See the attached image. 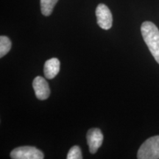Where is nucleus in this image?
Wrapping results in <instances>:
<instances>
[{
	"label": "nucleus",
	"instance_id": "6e6552de",
	"mask_svg": "<svg viewBox=\"0 0 159 159\" xmlns=\"http://www.w3.org/2000/svg\"><path fill=\"white\" fill-rule=\"evenodd\" d=\"M58 0H40L41 13L45 16H49L52 13L55 5Z\"/></svg>",
	"mask_w": 159,
	"mask_h": 159
},
{
	"label": "nucleus",
	"instance_id": "20e7f679",
	"mask_svg": "<svg viewBox=\"0 0 159 159\" xmlns=\"http://www.w3.org/2000/svg\"><path fill=\"white\" fill-rule=\"evenodd\" d=\"M96 16L97 24L101 28L105 30L112 27L113 16L110 9L105 4H99L96 9Z\"/></svg>",
	"mask_w": 159,
	"mask_h": 159
},
{
	"label": "nucleus",
	"instance_id": "423d86ee",
	"mask_svg": "<svg viewBox=\"0 0 159 159\" xmlns=\"http://www.w3.org/2000/svg\"><path fill=\"white\" fill-rule=\"evenodd\" d=\"M33 86L35 96L40 100H44L50 95V89L47 80L42 77L38 76L33 80Z\"/></svg>",
	"mask_w": 159,
	"mask_h": 159
},
{
	"label": "nucleus",
	"instance_id": "f03ea898",
	"mask_svg": "<svg viewBox=\"0 0 159 159\" xmlns=\"http://www.w3.org/2000/svg\"><path fill=\"white\" fill-rule=\"evenodd\" d=\"M137 158L139 159H158L159 136H152L147 139L139 149Z\"/></svg>",
	"mask_w": 159,
	"mask_h": 159
},
{
	"label": "nucleus",
	"instance_id": "7ed1b4c3",
	"mask_svg": "<svg viewBox=\"0 0 159 159\" xmlns=\"http://www.w3.org/2000/svg\"><path fill=\"white\" fill-rule=\"evenodd\" d=\"M11 158L13 159H43L44 155L35 147H19L11 151Z\"/></svg>",
	"mask_w": 159,
	"mask_h": 159
},
{
	"label": "nucleus",
	"instance_id": "f257e3e1",
	"mask_svg": "<svg viewBox=\"0 0 159 159\" xmlns=\"http://www.w3.org/2000/svg\"><path fill=\"white\" fill-rule=\"evenodd\" d=\"M141 32L149 50L159 64V30L151 21H144L141 27Z\"/></svg>",
	"mask_w": 159,
	"mask_h": 159
},
{
	"label": "nucleus",
	"instance_id": "9d476101",
	"mask_svg": "<svg viewBox=\"0 0 159 159\" xmlns=\"http://www.w3.org/2000/svg\"><path fill=\"white\" fill-rule=\"evenodd\" d=\"M67 159H82V152L78 146H73L67 154Z\"/></svg>",
	"mask_w": 159,
	"mask_h": 159
},
{
	"label": "nucleus",
	"instance_id": "1a4fd4ad",
	"mask_svg": "<svg viewBox=\"0 0 159 159\" xmlns=\"http://www.w3.org/2000/svg\"><path fill=\"white\" fill-rule=\"evenodd\" d=\"M11 49V41L9 38L2 35L0 37V57H2L9 52Z\"/></svg>",
	"mask_w": 159,
	"mask_h": 159
},
{
	"label": "nucleus",
	"instance_id": "0eeeda50",
	"mask_svg": "<svg viewBox=\"0 0 159 159\" xmlns=\"http://www.w3.org/2000/svg\"><path fill=\"white\" fill-rule=\"evenodd\" d=\"M60 71V61L57 58L53 57L47 61L43 66V72L47 79H53L57 76Z\"/></svg>",
	"mask_w": 159,
	"mask_h": 159
},
{
	"label": "nucleus",
	"instance_id": "39448f33",
	"mask_svg": "<svg viewBox=\"0 0 159 159\" xmlns=\"http://www.w3.org/2000/svg\"><path fill=\"white\" fill-rule=\"evenodd\" d=\"M87 142L91 154L96 153L103 142V134L99 128H91L87 133Z\"/></svg>",
	"mask_w": 159,
	"mask_h": 159
}]
</instances>
